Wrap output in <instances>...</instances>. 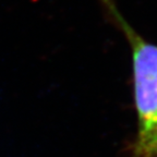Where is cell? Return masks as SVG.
Masks as SVG:
<instances>
[{"instance_id": "cell-1", "label": "cell", "mask_w": 157, "mask_h": 157, "mask_svg": "<svg viewBox=\"0 0 157 157\" xmlns=\"http://www.w3.org/2000/svg\"><path fill=\"white\" fill-rule=\"evenodd\" d=\"M101 2L132 52L137 131L129 147V157H157V45L147 42L131 26L113 0Z\"/></svg>"}]
</instances>
